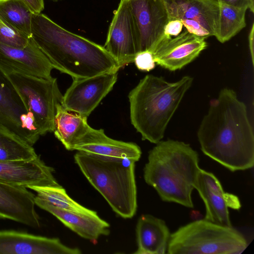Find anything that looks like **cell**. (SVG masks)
Instances as JSON below:
<instances>
[{
  "label": "cell",
  "mask_w": 254,
  "mask_h": 254,
  "mask_svg": "<svg viewBox=\"0 0 254 254\" xmlns=\"http://www.w3.org/2000/svg\"><path fill=\"white\" fill-rule=\"evenodd\" d=\"M203 153L232 172L254 165V134L247 107L232 89L210 102L197 131Z\"/></svg>",
  "instance_id": "1"
},
{
  "label": "cell",
  "mask_w": 254,
  "mask_h": 254,
  "mask_svg": "<svg viewBox=\"0 0 254 254\" xmlns=\"http://www.w3.org/2000/svg\"><path fill=\"white\" fill-rule=\"evenodd\" d=\"M32 37L54 68L72 78L118 72L104 46L64 28L44 14L32 13Z\"/></svg>",
  "instance_id": "2"
},
{
  "label": "cell",
  "mask_w": 254,
  "mask_h": 254,
  "mask_svg": "<svg viewBox=\"0 0 254 254\" xmlns=\"http://www.w3.org/2000/svg\"><path fill=\"white\" fill-rule=\"evenodd\" d=\"M198 163L197 152L189 144L160 141L149 152L144 179L163 201L193 208L191 194L200 169Z\"/></svg>",
  "instance_id": "3"
},
{
  "label": "cell",
  "mask_w": 254,
  "mask_h": 254,
  "mask_svg": "<svg viewBox=\"0 0 254 254\" xmlns=\"http://www.w3.org/2000/svg\"><path fill=\"white\" fill-rule=\"evenodd\" d=\"M193 78L185 76L170 82L162 77L146 75L129 93L131 124L142 140L157 143L179 107Z\"/></svg>",
  "instance_id": "4"
},
{
  "label": "cell",
  "mask_w": 254,
  "mask_h": 254,
  "mask_svg": "<svg viewBox=\"0 0 254 254\" xmlns=\"http://www.w3.org/2000/svg\"><path fill=\"white\" fill-rule=\"evenodd\" d=\"M74 158L88 182L117 214L124 218L135 215L137 207L136 161L78 151Z\"/></svg>",
  "instance_id": "5"
},
{
  "label": "cell",
  "mask_w": 254,
  "mask_h": 254,
  "mask_svg": "<svg viewBox=\"0 0 254 254\" xmlns=\"http://www.w3.org/2000/svg\"><path fill=\"white\" fill-rule=\"evenodd\" d=\"M248 246L243 235L232 226L204 219L180 227L171 234L169 254H240Z\"/></svg>",
  "instance_id": "6"
},
{
  "label": "cell",
  "mask_w": 254,
  "mask_h": 254,
  "mask_svg": "<svg viewBox=\"0 0 254 254\" xmlns=\"http://www.w3.org/2000/svg\"><path fill=\"white\" fill-rule=\"evenodd\" d=\"M21 99L27 112H31L40 135L54 131V120L63 95L57 78L45 79L24 74H4Z\"/></svg>",
  "instance_id": "7"
},
{
  "label": "cell",
  "mask_w": 254,
  "mask_h": 254,
  "mask_svg": "<svg viewBox=\"0 0 254 254\" xmlns=\"http://www.w3.org/2000/svg\"><path fill=\"white\" fill-rule=\"evenodd\" d=\"M169 20L181 21L185 28L205 39L214 36L219 8L216 0H163Z\"/></svg>",
  "instance_id": "8"
},
{
  "label": "cell",
  "mask_w": 254,
  "mask_h": 254,
  "mask_svg": "<svg viewBox=\"0 0 254 254\" xmlns=\"http://www.w3.org/2000/svg\"><path fill=\"white\" fill-rule=\"evenodd\" d=\"M72 79L63 96L61 105L66 110L87 118L112 90L118 79V72Z\"/></svg>",
  "instance_id": "9"
},
{
  "label": "cell",
  "mask_w": 254,
  "mask_h": 254,
  "mask_svg": "<svg viewBox=\"0 0 254 254\" xmlns=\"http://www.w3.org/2000/svg\"><path fill=\"white\" fill-rule=\"evenodd\" d=\"M139 52H152L164 35L168 15L163 0H127Z\"/></svg>",
  "instance_id": "10"
},
{
  "label": "cell",
  "mask_w": 254,
  "mask_h": 254,
  "mask_svg": "<svg viewBox=\"0 0 254 254\" xmlns=\"http://www.w3.org/2000/svg\"><path fill=\"white\" fill-rule=\"evenodd\" d=\"M104 47L120 68L133 62L139 53L136 30L127 0H121L114 11Z\"/></svg>",
  "instance_id": "11"
},
{
  "label": "cell",
  "mask_w": 254,
  "mask_h": 254,
  "mask_svg": "<svg viewBox=\"0 0 254 254\" xmlns=\"http://www.w3.org/2000/svg\"><path fill=\"white\" fill-rule=\"evenodd\" d=\"M206 47L205 39L184 28L178 36L163 35L152 53L155 63L175 71L193 61Z\"/></svg>",
  "instance_id": "12"
},
{
  "label": "cell",
  "mask_w": 254,
  "mask_h": 254,
  "mask_svg": "<svg viewBox=\"0 0 254 254\" xmlns=\"http://www.w3.org/2000/svg\"><path fill=\"white\" fill-rule=\"evenodd\" d=\"M205 207L204 219L220 225L232 226L228 208L239 209L241 203L235 195L225 192L217 178L200 169L194 183Z\"/></svg>",
  "instance_id": "13"
},
{
  "label": "cell",
  "mask_w": 254,
  "mask_h": 254,
  "mask_svg": "<svg viewBox=\"0 0 254 254\" xmlns=\"http://www.w3.org/2000/svg\"><path fill=\"white\" fill-rule=\"evenodd\" d=\"M53 68L32 37L22 49L0 43V71L3 74L18 73L49 79Z\"/></svg>",
  "instance_id": "14"
},
{
  "label": "cell",
  "mask_w": 254,
  "mask_h": 254,
  "mask_svg": "<svg viewBox=\"0 0 254 254\" xmlns=\"http://www.w3.org/2000/svg\"><path fill=\"white\" fill-rule=\"evenodd\" d=\"M54 168L40 158L0 161V182L29 188L33 186L61 187Z\"/></svg>",
  "instance_id": "15"
},
{
  "label": "cell",
  "mask_w": 254,
  "mask_h": 254,
  "mask_svg": "<svg viewBox=\"0 0 254 254\" xmlns=\"http://www.w3.org/2000/svg\"><path fill=\"white\" fill-rule=\"evenodd\" d=\"M80 250L50 238L15 231H0V254H80Z\"/></svg>",
  "instance_id": "16"
},
{
  "label": "cell",
  "mask_w": 254,
  "mask_h": 254,
  "mask_svg": "<svg viewBox=\"0 0 254 254\" xmlns=\"http://www.w3.org/2000/svg\"><path fill=\"white\" fill-rule=\"evenodd\" d=\"M35 197L25 187L0 182V218L39 227L40 217L35 210Z\"/></svg>",
  "instance_id": "17"
},
{
  "label": "cell",
  "mask_w": 254,
  "mask_h": 254,
  "mask_svg": "<svg viewBox=\"0 0 254 254\" xmlns=\"http://www.w3.org/2000/svg\"><path fill=\"white\" fill-rule=\"evenodd\" d=\"M35 204L58 219L65 226L81 237L96 241L102 235L110 233V225L98 216L96 212H79L56 207L37 195Z\"/></svg>",
  "instance_id": "18"
},
{
  "label": "cell",
  "mask_w": 254,
  "mask_h": 254,
  "mask_svg": "<svg viewBox=\"0 0 254 254\" xmlns=\"http://www.w3.org/2000/svg\"><path fill=\"white\" fill-rule=\"evenodd\" d=\"M72 150L83 151L95 155L128 158L137 161L141 151L136 144L110 138L103 129L91 127L73 144Z\"/></svg>",
  "instance_id": "19"
},
{
  "label": "cell",
  "mask_w": 254,
  "mask_h": 254,
  "mask_svg": "<svg viewBox=\"0 0 254 254\" xmlns=\"http://www.w3.org/2000/svg\"><path fill=\"white\" fill-rule=\"evenodd\" d=\"M136 254L167 253L171 233L165 222L150 214L139 218L136 227Z\"/></svg>",
  "instance_id": "20"
},
{
  "label": "cell",
  "mask_w": 254,
  "mask_h": 254,
  "mask_svg": "<svg viewBox=\"0 0 254 254\" xmlns=\"http://www.w3.org/2000/svg\"><path fill=\"white\" fill-rule=\"evenodd\" d=\"M26 113L18 94L0 71V124L33 146L30 137L22 126L21 118Z\"/></svg>",
  "instance_id": "21"
},
{
  "label": "cell",
  "mask_w": 254,
  "mask_h": 254,
  "mask_svg": "<svg viewBox=\"0 0 254 254\" xmlns=\"http://www.w3.org/2000/svg\"><path fill=\"white\" fill-rule=\"evenodd\" d=\"M87 119L66 110L61 104L58 106L53 132L67 150L72 151L74 143L90 128Z\"/></svg>",
  "instance_id": "22"
},
{
  "label": "cell",
  "mask_w": 254,
  "mask_h": 254,
  "mask_svg": "<svg viewBox=\"0 0 254 254\" xmlns=\"http://www.w3.org/2000/svg\"><path fill=\"white\" fill-rule=\"evenodd\" d=\"M219 15L215 37L223 43L237 35L246 25L247 9L218 2Z\"/></svg>",
  "instance_id": "23"
},
{
  "label": "cell",
  "mask_w": 254,
  "mask_h": 254,
  "mask_svg": "<svg viewBox=\"0 0 254 254\" xmlns=\"http://www.w3.org/2000/svg\"><path fill=\"white\" fill-rule=\"evenodd\" d=\"M32 15L20 0H0V18L29 37H32Z\"/></svg>",
  "instance_id": "24"
},
{
  "label": "cell",
  "mask_w": 254,
  "mask_h": 254,
  "mask_svg": "<svg viewBox=\"0 0 254 254\" xmlns=\"http://www.w3.org/2000/svg\"><path fill=\"white\" fill-rule=\"evenodd\" d=\"M38 157L32 145L5 127L0 130V161L29 160Z\"/></svg>",
  "instance_id": "25"
},
{
  "label": "cell",
  "mask_w": 254,
  "mask_h": 254,
  "mask_svg": "<svg viewBox=\"0 0 254 254\" xmlns=\"http://www.w3.org/2000/svg\"><path fill=\"white\" fill-rule=\"evenodd\" d=\"M29 189L34 190L37 196L58 208L79 212H90L92 211L72 199L62 186H33Z\"/></svg>",
  "instance_id": "26"
},
{
  "label": "cell",
  "mask_w": 254,
  "mask_h": 254,
  "mask_svg": "<svg viewBox=\"0 0 254 254\" xmlns=\"http://www.w3.org/2000/svg\"><path fill=\"white\" fill-rule=\"evenodd\" d=\"M30 38L0 18V44L12 48L22 49L27 46Z\"/></svg>",
  "instance_id": "27"
},
{
  "label": "cell",
  "mask_w": 254,
  "mask_h": 254,
  "mask_svg": "<svg viewBox=\"0 0 254 254\" xmlns=\"http://www.w3.org/2000/svg\"><path fill=\"white\" fill-rule=\"evenodd\" d=\"M133 62L137 68L142 71H149L155 66L152 53L150 51L138 53L136 55Z\"/></svg>",
  "instance_id": "28"
},
{
  "label": "cell",
  "mask_w": 254,
  "mask_h": 254,
  "mask_svg": "<svg viewBox=\"0 0 254 254\" xmlns=\"http://www.w3.org/2000/svg\"><path fill=\"white\" fill-rule=\"evenodd\" d=\"M182 22L177 19L168 20L164 28V35L175 37L180 34L183 30Z\"/></svg>",
  "instance_id": "29"
},
{
  "label": "cell",
  "mask_w": 254,
  "mask_h": 254,
  "mask_svg": "<svg viewBox=\"0 0 254 254\" xmlns=\"http://www.w3.org/2000/svg\"><path fill=\"white\" fill-rule=\"evenodd\" d=\"M218 2L224 3L236 7L250 9L254 12V0H216Z\"/></svg>",
  "instance_id": "30"
},
{
  "label": "cell",
  "mask_w": 254,
  "mask_h": 254,
  "mask_svg": "<svg viewBox=\"0 0 254 254\" xmlns=\"http://www.w3.org/2000/svg\"><path fill=\"white\" fill-rule=\"evenodd\" d=\"M32 13H40L44 9V0H20Z\"/></svg>",
  "instance_id": "31"
},
{
  "label": "cell",
  "mask_w": 254,
  "mask_h": 254,
  "mask_svg": "<svg viewBox=\"0 0 254 254\" xmlns=\"http://www.w3.org/2000/svg\"><path fill=\"white\" fill-rule=\"evenodd\" d=\"M254 25L253 23L249 36V47L251 54L253 64H254Z\"/></svg>",
  "instance_id": "32"
},
{
  "label": "cell",
  "mask_w": 254,
  "mask_h": 254,
  "mask_svg": "<svg viewBox=\"0 0 254 254\" xmlns=\"http://www.w3.org/2000/svg\"><path fill=\"white\" fill-rule=\"evenodd\" d=\"M2 127H3L2 125H0V130Z\"/></svg>",
  "instance_id": "33"
}]
</instances>
